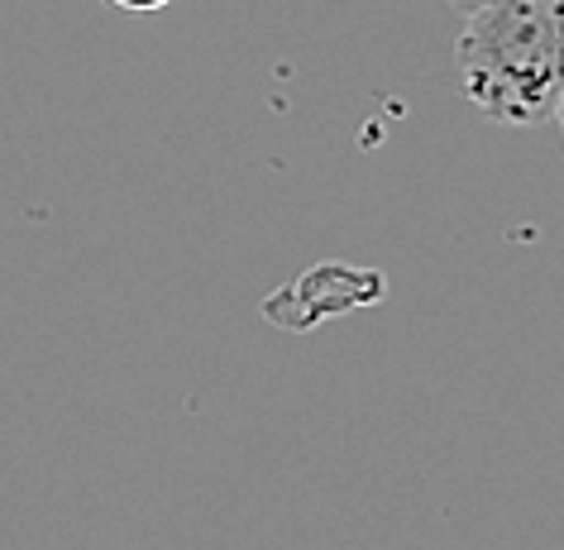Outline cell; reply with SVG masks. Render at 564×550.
<instances>
[{
	"label": "cell",
	"instance_id": "6da1fadb",
	"mask_svg": "<svg viewBox=\"0 0 564 550\" xmlns=\"http://www.w3.org/2000/svg\"><path fill=\"white\" fill-rule=\"evenodd\" d=\"M455 58L478 116L517 130L550 120L564 96V0H484Z\"/></svg>",
	"mask_w": 564,
	"mask_h": 550
},
{
	"label": "cell",
	"instance_id": "7a4b0ae2",
	"mask_svg": "<svg viewBox=\"0 0 564 550\" xmlns=\"http://www.w3.org/2000/svg\"><path fill=\"white\" fill-rule=\"evenodd\" d=\"M116 10H130V15H153V10H167L173 0H110Z\"/></svg>",
	"mask_w": 564,
	"mask_h": 550
},
{
	"label": "cell",
	"instance_id": "3957f363",
	"mask_svg": "<svg viewBox=\"0 0 564 550\" xmlns=\"http://www.w3.org/2000/svg\"><path fill=\"white\" fill-rule=\"evenodd\" d=\"M449 6H455L459 15H469V10H478V6H484V0H449Z\"/></svg>",
	"mask_w": 564,
	"mask_h": 550
},
{
	"label": "cell",
	"instance_id": "277c9868",
	"mask_svg": "<svg viewBox=\"0 0 564 550\" xmlns=\"http://www.w3.org/2000/svg\"><path fill=\"white\" fill-rule=\"evenodd\" d=\"M555 120H560V134H564V96H560V106H555Z\"/></svg>",
	"mask_w": 564,
	"mask_h": 550
}]
</instances>
